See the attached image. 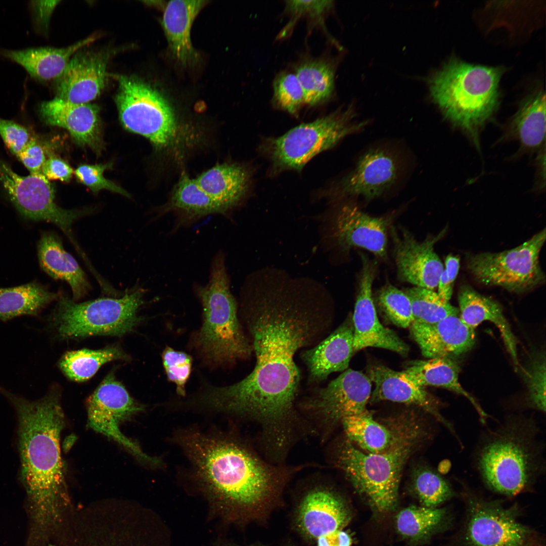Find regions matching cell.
<instances>
[{"mask_svg":"<svg viewBox=\"0 0 546 546\" xmlns=\"http://www.w3.org/2000/svg\"><path fill=\"white\" fill-rule=\"evenodd\" d=\"M545 236L543 229L515 248L469 255L467 268L482 284L502 287L516 293L529 291L545 280L539 256Z\"/></svg>","mask_w":546,"mask_h":546,"instance_id":"8fae6325","label":"cell"},{"mask_svg":"<svg viewBox=\"0 0 546 546\" xmlns=\"http://www.w3.org/2000/svg\"><path fill=\"white\" fill-rule=\"evenodd\" d=\"M333 6L331 1H287L285 11L294 20L306 17L321 22Z\"/></svg>","mask_w":546,"mask_h":546,"instance_id":"7dc6e473","label":"cell"},{"mask_svg":"<svg viewBox=\"0 0 546 546\" xmlns=\"http://www.w3.org/2000/svg\"><path fill=\"white\" fill-rule=\"evenodd\" d=\"M317 546H351L350 535L342 530L321 536L317 539Z\"/></svg>","mask_w":546,"mask_h":546,"instance_id":"db71d44e","label":"cell"},{"mask_svg":"<svg viewBox=\"0 0 546 546\" xmlns=\"http://www.w3.org/2000/svg\"><path fill=\"white\" fill-rule=\"evenodd\" d=\"M128 359L121 348L112 345L99 350L82 349L67 352L61 357L58 365L69 379L82 382L90 378L108 362Z\"/></svg>","mask_w":546,"mask_h":546,"instance_id":"d590c367","label":"cell"},{"mask_svg":"<svg viewBox=\"0 0 546 546\" xmlns=\"http://www.w3.org/2000/svg\"><path fill=\"white\" fill-rule=\"evenodd\" d=\"M118 80L115 102L122 125L148 139L157 148L170 146L175 140L178 127L168 102L138 78L120 75Z\"/></svg>","mask_w":546,"mask_h":546,"instance_id":"30bf717a","label":"cell"},{"mask_svg":"<svg viewBox=\"0 0 546 546\" xmlns=\"http://www.w3.org/2000/svg\"><path fill=\"white\" fill-rule=\"evenodd\" d=\"M38 255L42 269L56 280L70 286L73 300L85 295L91 287L85 274L64 249L60 239L51 233L43 234L38 243Z\"/></svg>","mask_w":546,"mask_h":546,"instance_id":"f1b7e54d","label":"cell"},{"mask_svg":"<svg viewBox=\"0 0 546 546\" xmlns=\"http://www.w3.org/2000/svg\"><path fill=\"white\" fill-rule=\"evenodd\" d=\"M110 58L105 52H77L57 80V97L74 103H88L104 88Z\"/></svg>","mask_w":546,"mask_h":546,"instance_id":"ffe728a7","label":"cell"},{"mask_svg":"<svg viewBox=\"0 0 546 546\" xmlns=\"http://www.w3.org/2000/svg\"><path fill=\"white\" fill-rule=\"evenodd\" d=\"M362 267L352 317L354 353L366 347L381 348L406 356L409 346L392 330L379 321L372 298L376 266L362 255Z\"/></svg>","mask_w":546,"mask_h":546,"instance_id":"e0dca14e","label":"cell"},{"mask_svg":"<svg viewBox=\"0 0 546 546\" xmlns=\"http://www.w3.org/2000/svg\"><path fill=\"white\" fill-rule=\"evenodd\" d=\"M143 299L141 290L120 298H102L78 303L62 295L51 316V324L63 339L122 336L132 331L142 320L138 311Z\"/></svg>","mask_w":546,"mask_h":546,"instance_id":"9c48e42d","label":"cell"},{"mask_svg":"<svg viewBox=\"0 0 546 546\" xmlns=\"http://www.w3.org/2000/svg\"><path fill=\"white\" fill-rule=\"evenodd\" d=\"M205 1H171L163 14L162 25L170 50L174 58L183 65L195 62L198 54L191 39L192 24Z\"/></svg>","mask_w":546,"mask_h":546,"instance_id":"83f0119b","label":"cell"},{"mask_svg":"<svg viewBox=\"0 0 546 546\" xmlns=\"http://www.w3.org/2000/svg\"><path fill=\"white\" fill-rule=\"evenodd\" d=\"M295 70L305 104L316 106L331 98L335 87V70L330 62L322 58H307Z\"/></svg>","mask_w":546,"mask_h":546,"instance_id":"e575fe53","label":"cell"},{"mask_svg":"<svg viewBox=\"0 0 546 546\" xmlns=\"http://www.w3.org/2000/svg\"><path fill=\"white\" fill-rule=\"evenodd\" d=\"M58 295L35 283L0 289V321L21 315H37Z\"/></svg>","mask_w":546,"mask_h":546,"instance_id":"836d02e7","label":"cell"},{"mask_svg":"<svg viewBox=\"0 0 546 546\" xmlns=\"http://www.w3.org/2000/svg\"><path fill=\"white\" fill-rule=\"evenodd\" d=\"M367 376L375 385L370 398L371 402L389 400L416 405L433 416L456 435L452 425L441 414L436 400L403 371L375 365L369 369Z\"/></svg>","mask_w":546,"mask_h":546,"instance_id":"603a6c76","label":"cell"},{"mask_svg":"<svg viewBox=\"0 0 546 546\" xmlns=\"http://www.w3.org/2000/svg\"><path fill=\"white\" fill-rule=\"evenodd\" d=\"M428 437L420 418L404 414L399 416L395 438L386 449L366 452L345 437L336 450L335 465L377 511L389 512L396 505L405 464Z\"/></svg>","mask_w":546,"mask_h":546,"instance_id":"277c9868","label":"cell"},{"mask_svg":"<svg viewBox=\"0 0 546 546\" xmlns=\"http://www.w3.org/2000/svg\"><path fill=\"white\" fill-rule=\"evenodd\" d=\"M409 328L422 354L428 358L460 355L470 350L475 342L474 329L463 322L460 313L433 324L413 322Z\"/></svg>","mask_w":546,"mask_h":546,"instance_id":"7402d4cb","label":"cell"},{"mask_svg":"<svg viewBox=\"0 0 546 546\" xmlns=\"http://www.w3.org/2000/svg\"><path fill=\"white\" fill-rule=\"evenodd\" d=\"M353 325L348 317L334 332L302 355L311 380H323L332 373L344 371L353 355Z\"/></svg>","mask_w":546,"mask_h":546,"instance_id":"d4e9b609","label":"cell"},{"mask_svg":"<svg viewBox=\"0 0 546 546\" xmlns=\"http://www.w3.org/2000/svg\"><path fill=\"white\" fill-rule=\"evenodd\" d=\"M111 166L110 163L82 164L75 170L74 174L79 182L94 192L106 189L129 197V193L125 190L104 176V171Z\"/></svg>","mask_w":546,"mask_h":546,"instance_id":"bcb514c9","label":"cell"},{"mask_svg":"<svg viewBox=\"0 0 546 546\" xmlns=\"http://www.w3.org/2000/svg\"><path fill=\"white\" fill-rule=\"evenodd\" d=\"M545 352L534 351L522 370L528 404L543 413L545 411Z\"/></svg>","mask_w":546,"mask_h":546,"instance_id":"b9f144b4","label":"cell"},{"mask_svg":"<svg viewBox=\"0 0 546 546\" xmlns=\"http://www.w3.org/2000/svg\"><path fill=\"white\" fill-rule=\"evenodd\" d=\"M59 1H32L29 2L35 29L46 33L50 18Z\"/></svg>","mask_w":546,"mask_h":546,"instance_id":"816d5d0a","label":"cell"},{"mask_svg":"<svg viewBox=\"0 0 546 546\" xmlns=\"http://www.w3.org/2000/svg\"><path fill=\"white\" fill-rule=\"evenodd\" d=\"M401 163L393 151L383 148L370 149L358 158L355 167L333 190L336 198L379 197L390 190L399 179Z\"/></svg>","mask_w":546,"mask_h":546,"instance_id":"2e32d148","label":"cell"},{"mask_svg":"<svg viewBox=\"0 0 546 546\" xmlns=\"http://www.w3.org/2000/svg\"><path fill=\"white\" fill-rule=\"evenodd\" d=\"M389 224L387 218L370 216L356 205L347 204L341 207L336 215L333 236L344 251L359 247L385 259Z\"/></svg>","mask_w":546,"mask_h":546,"instance_id":"d6986e66","label":"cell"},{"mask_svg":"<svg viewBox=\"0 0 546 546\" xmlns=\"http://www.w3.org/2000/svg\"><path fill=\"white\" fill-rule=\"evenodd\" d=\"M67 546H158L148 536L129 526H108L87 531Z\"/></svg>","mask_w":546,"mask_h":546,"instance_id":"74e56055","label":"cell"},{"mask_svg":"<svg viewBox=\"0 0 546 546\" xmlns=\"http://www.w3.org/2000/svg\"><path fill=\"white\" fill-rule=\"evenodd\" d=\"M404 293L412 306L414 323L433 324L452 314H459L458 308L443 300L434 290L415 287Z\"/></svg>","mask_w":546,"mask_h":546,"instance_id":"ab89813d","label":"cell"},{"mask_svg":"<svg viewBox=\"0 0 546 546\" xmlns=\"http://www.w3.org/2000/svg\"><path fill=\"white\" fill-rule=\"evenodd\" d=\"M534 421L510 417L490 432L477 451V470L485 485L498 493L514 496L531 487L543 469L542 445Z\"/></svg>","mask_w":546,"mask_h":546,"instance_id":"5b68a950","label":"cell"},{"mask_svg":"<svg viewBox=\"0 0 546 546\" xmlns=\"http://www.w3.org/2000/svg\"><path fill=\"white\" fill-rule=\"evenodd\" d=\"M469 517L466 540L469 546H525L529 531L519 523L514 510L466 493Z\"/></svg>","mask_w":546,"mask_h":546,"instance_id":"5bb4252c","label":"cell"},{"mask_svg":"<svg viewBox=\"0 0 546 546\" xmlns=\"http://www.w3.org/2000/svg\"><path fill=\"white\" fill-rule=\"evenodd\" d=\"M216 546H235L231 544L230 543L226 542V541H219L217 542Z\"/></svg>","mask_w":546,"mask_h":546,"instance_id":"11a10c76","label":"cell"},{"mask_svg":"<svg viewBox=\"0 0 546 546\" xmlns=\"http://www.w3.org/2000/svg\"><path fill=\"white\" fill-rule=\"evenodd\" d=\"M355 113L350 105L301 124L280 136L266 139L260 151L269 160L271 171H299L318 154L363 129L368 122L355 121Z\"/></svg>","mask_w":546,"mask_h":546,"instance_id":"ba28073f","label":"cell"},{"mask_svg":"<svg viewBox=\"0 0 546 546\" xmlns=\"http://www.w3.org/2000/svg\"><path fill=\"white\" fill-rule=\"evenodd\" d=\"M273 89L275 105L289 113L297 114L305 104L303 92L295 73L279 74L274 81Z\"/></svg>","mask_w":546,"mask_h":546,"instance_id":"ee69618b","label":"cell"},{"mask_svg":"<svg viewBox=\"0 0 546 546\" xmlns=\"http://www.w3.org/2000/svg\"><path fill=\"white\" fill-rule=\"evenodd\" d=\"M459 371L458 366L452 358L447 357L413 360L408 363L403 371L410 379L420 386L442 387L463 396L474 406L481 423L485 424L488 415L460 383Z\"/></svg>","mask_w":546,"mask_h":546,"instance_id":"f546056e","label":"cell"},{"mask_svg":"<svg viewBox=\"0 0 546 546\" xmlns=\"http://www.w3.org/2000/svg\"><path fill=\"white\" fill-rule=\"evenodd\" d=\"M87 426L115 441L139 461L152 467L162 462L149 456L120 430V425L142 412L144 407L130 396L113 373L109 374L86 401Z\"/></svg>","mask_w":546,"mask_h":546,"instance_id":"7c38bea8","label":"cell"},{"mask_svg":"<svg viewBox=\"0 0 546 546\" xmlns=\"http://www.w3.org/2000/svg\"><path fill=\"white\" fill-rule=\"evenodd\" d=\"M411 481L413 491L426 507L436 508L454 494L448 481L429 467L416 469Z\"/></svg>","mask_w":546,"mask_h":546,"instance_id":"60d3db41","label":"cell"},{"mask_svg":"<svg viewBox=\"0 0 546 546\" xmlns=\"http://www.w3.org/2000/svg\"><path fill=\"white\" fill-rule=\"evenodd\" d=\"M18 419L20 476L26 493L27 540L46 543L57 534L73 509L66 481L60 440L65 418L60 393L51 389L31 400L0 387Z\"/></svg>","mask_w":546,"mask_h":546,"instance_id":"7a4b0ae2","label":"cell"},{"mask_svg":"<svg viewBox=\"0 0 546 546\" xmlns=\"http://www.w3.org/2000/svg\"><path fill=\"white\" fill-rule=\"evenodd\" d=\"M377 301L379 308L394 325L406 328L413 323L411 302L404 292L387 284L378 292Z\"/></svg>","mask_w":546,"mask_h":546,"instance_id":"7bdbcfd3","label":"cell"},{"mask_svg":"<svg viewBox=\"0 0 546 546\" xmlns=\"http://www.w3.org/2000/svg\"><path fill=\"white\" fill-rule=\"evenodd\" d=\"M271 280L254 284L243 303L256 362L252 372L230 385L206 384L203 406L246 417L261 426L267 442L284 444L299 422L294 401L300 372L296 352L309 343L320 323V304L303 282Z\"/></svg>","mask_w":546,"mask_h":546,"instance_id":"6da1fadb","label":"cell"},{"mask_svg":"<svg viewBox=\"0 0 546 546\" xmlns=\"http://www.w3.org/2000/svg\"><path fill=\"white\" fill-rule=\"evenodd\" d=\"M401 231L399 235L394 228L391 229L398 279L416 287L434 290L444 269L434 246L445 230L422 242L417 241L404 229Z\"/></svg>","mask_w":546,"mask_h":546,"instance_id":"ac0fdd59","label":"cell"},{"mask_svg":"<svg viewBox=\"0 0 546 546\" xmlns=\"http://www.w3.org/2000/svg\"><path fill=\"white\" fill-rule=\"evenodd\" d=\"M0 180L22 214L33 220L55 224L68 237L80 255L84 254L73 236L72 225L85 212L64 209L57 206L53 188L43 174L20 176L7 164L0 163Z\"/></svg>","mask_w":546,"mask_h":546,"instance_id":"4fadbf2b","label":"cell"},{"mask_svg":"<svg viewBox=\"0 0 546 546\" xmlns=\"http://www.w3.org/2000/svg\"><path fill=\"white\" fill-rule=\"evenodd\" d=\"M194 476L216 510L240 519L263 510L279 495L291 470L268 464L241 441L226 435L182 430L175 436Z\"/></svg>","mask_w":546,"mask_h":546,"instance_id":"3957f363","label":"cell"},{"mask_svg":"<svg viewBox=\"0 0 546 546\" xmlns=\"http://www.w3.org/2000/svg\"><path fill=\"white\" fill-rule=\"evenodd\" d=\"M399 416L387 420L386 424L374 419L368 410L343 418L341 423L347 438L368 453H378L394 441Z\"/></svg>","mask_w":546,"mask_h":546,"instance_id":"1f68e13d","label":"cell"},{"mask_svg":"<svg viewBox=\"0 0 546 546\" xmlns=\"http://www.w3.org/2000/svg\"><path fill=\"white\" fill-rule=\"evenodd\" d=\"M39 112L46 123L67 129L78 144L100 150L99 109L96 105L74 103L56 97L42 102Z\"/></svg>","mask_w":546,"mask_h":546,"instance_id":"cb8c5ba5","label":"cell"},{"mask_svg":"<svg viewBox=\"0 0 546 546\" xmlns=\"http://www.w3.org/2000/svg\"><path fill=\"white\" fill-rule=\"evenodd\" d=\"M510 133L523 147L534 150L544 142L545 95L540 90L523 102L509 125Z\"/></svg>","mask_w":546,"mask_h":546,"instance_id":"d6a6232c","label":"cell"},{"mask_svg":"<svg viewBox=\"0 0 546 546\" xmlns=\"http://www.w3.org/2000/svg\"><path fill=\"white\" fill-rule=\"evenodd\" d=\"M350 518L348 507L339 494L329 488L317 487L308 491L301 499L296 522L303 535L317 539L342 530Z\"/></svg>","mask_w":546,"mask_h":546,"instance_id":"44dd1931","label":"cell"},{"mask_svg":"<svg viewBox=\"0 0 546 546\" xmlns=\"http://www.w3.org/2000/svg\"><path fill=\"white\" fill-rule=\"evenodd\" d=\"M96 36L87 37L65 48L1 49L0 56L21 65L32 79L40 82H48L58 80L72 57L81 49L94 41Z\"/></svg>","mask_w":546,"mask_h":546,"instance_id":"484cf974","label":"cell"},{"mask_svg":"<svg viewBox=\"0 0 546 546\" xmlns=\"http://www.w3.org/2000/svg\"><path fill=\"white\" fill-rule=\"evenodd\" d=\"M458 302L460 318L469 327L475 330L481 323L489 321L498 328L506 348L517 368L519 366L517 341L503 313L501 305L466 285L460 289Z\"/></svg>","mask_w":546,"mask_h":546,"instance_id":"4316f807","label":"cell"},{"mask_svg":"<svg viewBox=\"0 0 546 546\" xmlns=\"http://www.w3.org/2000/svg\"><path fill=\"white\" fill-rule=\"evenodd\" d=\"M196 181L212 199L228 209L246 195L250 184V173L239 164H218L199 175Z\"/></svg>","mask_w":546,"mask_h":546,"instance_id":"4dcf8cb0","label":"cell"},{"mask_svg":"<svg viewBox=\"0 0 546 546\" xmlns=\"http://www.w3.org/2000/svg\"><path fill=\"white\" fill-rule=\"evenodd\" d=\"M229 283L224 256L218 254L213 259L208 283L197 290L203 320L195 344L202 360L209 365L232 364L252 351L239 323Z\"/></svg>","mask_w":546,"mask_h":546,"instance_id":"52a82bcc","label":"cell"},{"mask_svg":"<svg viewBox=\"0 0 546 546\" xmlns=\"http://www.w3.org/2000/svg\"><path fill=\"white\" fill-rule=\"evenodd\" d=\"M162 361L167 379L174 383L177 393L186 395V385L192 368L193 359L185 352L166 346L162 352Z\"/></svg>","mask_w":546,"mask_h":546,"instance_id":"f6af8a7d","label":"cell"},{"mask_svg":"<svg viewBox=\"0 0 546 546\" xmlns=\"http://www.w3.org/2000/svg\"><path fill=\"white\" fill-rule=\"evenodd\" d=\"M460 268V258L448 255L445 259V268L441 273L437 285V294L444 300L449 301L452 296L454 282Z\"/></svg>","mask_w":546,"mask_h":546,"instance_id":"f907efd6","label":"cell"},{"mask_svg":"<svg viewBox=\"0 0 546 546\" xmlns=\"http://www.w3.org/2000/svg\"><path fill=\"white\" fill-rule=\"evenodd\" d=\"M74 171L71 166L60 158L50 156L47 158L42 168V174L49 180L68 182Z\"/></svg>","mask_w":546,"mask_h":546,"instance_id":"f5cc1de1","label":"cell"},{"mask_svg":"<svg viewBox=\"0 0 546 546\" xmlns=\"http://www.w3.org/2000/svg\"><path fill=\"white\" fill-rule=\"evenodd\" d=\"M0 135L7 147L17 157L25 149L31 138L25 127L13 121L1 118Z\"/></svg>","mask_w":546,"mask_h":546,"instance_id":"c3c4849f","label":"cell"},{"mask_svg":"<svg viewBox=\"0 0 546 546\" xmlns=\"http://www.w3.org/2000/svg\"><path fill=\"white\" fill-rule=\"evenodd\" d=\"M371 382L362 373L347 369L318 390L306 405L323 425L332 427L345 417L367 410Z\"/></svg>","mask_w":546,"mask_h":546,"instance_id":"9a60e30c","label":"cell"},{"mask_svg":"<svg viewBox=\"0 0 546 546\" xmlns=\"http://www.w3.org/2000/svg\"><path fill=\"white\" fill-rule=\"evenodd\" d=\"M502 73L452 58L430 79L431 95L446 118L476 139L497 107Z\"/></svg>","mask_w":546,"mask_h":546,"instance_id":"8992f818","label":"cell"},{"mask_svg":"<svg viewBox=\"0 0 546 546\" xmlns=\"http://www.w3.org/2000/svg\"><path fill=\"white\" fill-rule=\"evenodd\" d=\"M30 172L42 174V168L47 159L44 150L35 138L31 137L25 149L17 156Z\"/></svg>","mask_w":546,"mask_h":546,"instance_id":"681fc988","label":"cell"},{"mask_svg":"<svg viewBox=\"0 0 546 546\" xmlns=\"http://www.w3.org/2000/svg\"><path fill=\"white\" fill-rule=\"evenodd\" d=\"M167 207L179 210L190 217L224 214L229 210L206 193L195 179L191 178L186 173H182L175 186Z\"/></svg>","mask_w":546,"mask_h":546,"instance_id":"8d00e7d4","label":"cell"},{"mask_svg":"<svg viewBox=\"0 0 546 546\" xmlns=\"http://www.w3.org/2000/svg\"><path fill=\"white\" fill-rule=\"evenodd\" d=\"M444 509L424 506H410L401 511L396 516V527L403 537L412 540L428 537L445 518Z\"/></svg>","mask_w":546,"mask_h":546,"instance_id":"f35d334b","label":"cell"}]
</instances>
